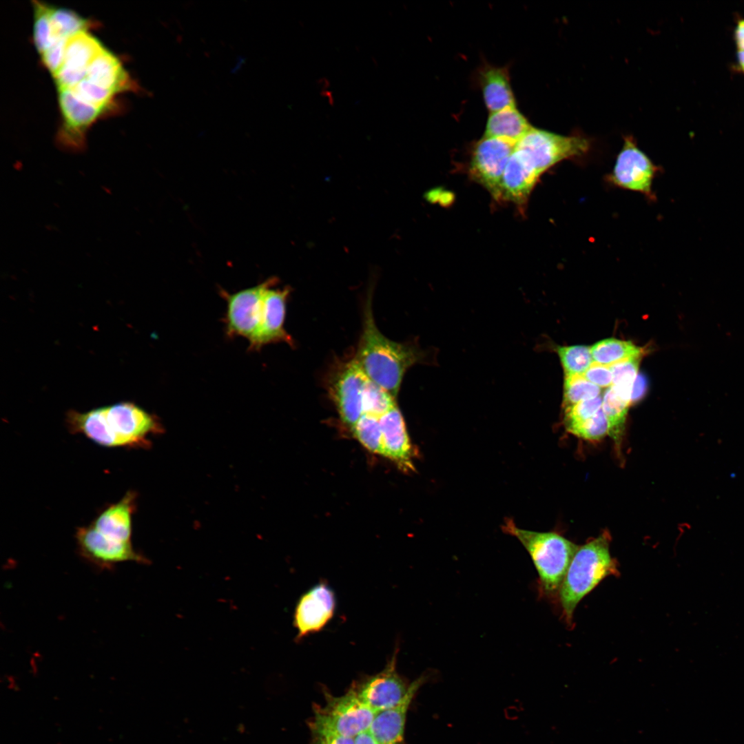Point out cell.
Instances as JSON below:
<instances>
[{
  "instance_id": "cell-35",
  "label": "cell",
  "mask_w": 744,
  "mask_h": 744,
  "mask_svg": "<svg viewBox=\"0 0 744 744\" xmlns=\"http://www.w3.org/2000/svg\"><path fill=\"white\" fill-rule=\"evenodd\" d=\"M571 434L589 441H597L609 433V424L601 408L592 417L572 428Z\"/></svg>"
},
{
  "instance_id": "cell-14",
  "label": "cell",
  "mask_w": 744,
  "mask_h": 744,
  "mask_svg": "<svg viewBox=\"0 0 744 744\" xmlns=\"http://www.w3.org/2000/svg\"><path fill=\"white\" fill-rule=\"evenodd\" d=\"M336 606L335 593L325 583H319L299 599L294 611L296 639L320 631L332 619Z\"/></svg>"
},
{
  "instance_id": "cell-20",
  "label": "cell",
  "mask_w": 744,
  "mask_h": 744,
  "mask_svg": "<svg viewBox=\"0 0 744 744\" xmlns=\"http://www.w3.org/2000/svg\"><path fill=\"white\" fill-rule=\"evenodd\" d=\"M477 79L484 103L490 112L516 107L507 67L485 63L477 71Z\"/></svg>"
},
{
  "instance_id": "cell-19",
  "label": "cell",
  "mask_w": 744,
  "mask_h": 744,
  "mask_svg": "<svg viewBox=\"0 0 744 744\" xmlns=\"http://www.w3.org/2000/svg\"><path fill=\"white\" fill-rule=\"evenodd\" d=\"M136 497L134 491H127L121 500L107 507L90 524L111 539L131 542Z\"/></svg>"
},
{
  "instance_id": "cell-39",
  "label": "cell",
  "mask_w": 744,
  "mask_h": 744,
  "mask_svg": "<svg viewBox=\"0 0 744 744\" xmlns=\"http://www.w3.org/2000/svg\"><path fill=\"white\" fill-rule=\"evenodd\" d=\"M648 388V380L645 375L637 374L634 382L631 394V404L637 402L645 395Z\"/></svg>"
},
{
  "instance_id": "cell-21",
  "label": "cell",
  "mask_w": 744,
  "mask_h": 744,
  "mask_svg": "<svg viewBox=\"0 0 744 744\" xmlns=\"http://www.w3.org/2000/svg\"><path fill=\"white\" fill-rule=\"evenodd\" d=\"M85 79L114 94L136 89L121 61L105 49L90 65Z\"/></svg>"
},
{
  "instance_id": "cell-15",
  "label": "cell",
  "mask_w": 744,
  "mask_h": 744,
  "mask_svg": "<svg viewBox=\"0 0 744 744\" xmlns=\"http://www.w3.org/2000/svg\"><path fill=\"white\" fill-rule=\"evenodd\" d=\"M275 285L269 287L265 292L260 325L249 341L250 350H259L265 345L278 342L289 344L293 343L291 336L284 328L290 288L275 289Z\"/></svg>"
},
{
  "instance_id": "cell-40",
  "label": "cell",
  "mask_w": 744,
  "mask_h": 744,
  "mask_svg": "<svg viewBox=\"0 0 744 744\" xmlns=\"http://www.w3.org/2000/svg\"><path fill=\"white\" fill-rule=\"evenodd\" d=\"M734 40L737 52H744V18H739L736 21Z\"/></svg>"
},
{
  "instance_id": "cell-23",
  "label": "cell",
  "mask_w": 744,
  "mask_h": 744,
  "mask_svg": "<svg viewBox=\"0 0 744 744\" xmlns=\"http://www.w3.org/2000/svg\"><path fill=\"white\" fill-rule=\"evenodd\" d=\"M533 126L516 107L490 112L484 136L517 144Z\"/></svg>"
},
{
  "instance_id": "cell-31",
  "label": "cell",
  "mask_w": 744,
  "mask_h": 744,
  "mask_svg": "<svg viewBox=\"0 0 744 744\" xmlns=\"http://www.w3.org/2000/svg\"><path fill=\"white\" fill-rule=\"evenodd\" d=\"M565 375H583L593 363L590 349L583 345L557 347Z\"/></svg>"
},
{
  "instance_id": "cell-27",
  "label": "cell",
  "mask_w": 744,
  "mask_h": 744,
  "mask_svg": "<svg viewBox=\"0 0 744 744\" xmlns=\"http://www.w3.org/2000/svg\"><path fill=\"white\" fill-rule=\"evenodd\" d=\"M641 358H633L610 366L612 374V383L610 388L621 399L630 405L632 386L637 375Z\"/></svg>"
},
{
  "instance_id": "cell-8",
  "label": "cell",
  "mask_w": 744,
  "mask_h": 744,
  "mask_svg": "<svg viewBox=\"0 0 744 744\" xmlns=\"http://www.w3.org/2000/svg\"><path fill=\"white\" fill-rule=\"evenodd\" d=\"M515 147V144L505 140L485 136L472 147L469 175L497 201L501 200L503 174Z\"/></svg>"
},
{
  "instance_id": "cell-13",
  "label": "cell",
  "mask_w": 744,
  "mask_h": 744,
  "mask_svg": "<svg viewBox=\"0 0 744 744\" xmlns=\"http://www.w3.org/2000/svg\"><path fill=\"white\" fill-rule=\"evenodd\" d=\"M59 101L64 123L57 143L68 151H81L86 130L104 111L82 101L69 89L59 90Z\"/></svg>"
},
{
  "instance_id": "cell-36",
  "label": "cell",
  "mask_w": 744,
  "mask_h": 744,
  "mask_svg": "<svg viewBox=\"0 0 744 744\" xmlns=\"http://www.w3.org/2000/svg\"><path fill=\"white\" fill-rule=\"evenodd\" d=\"M69 39V38H68ZM68 39H63L46 50L41 56L44 65L54 76L61 68Z\"/></svg>"
},
{
  "instance_id": "cell-32",
  "label": "cell",
  "mask_w": 744,
  "mask_h": 744,
  "mask_svg": "<svg viewBox=\"0 0 744 744\" xmlns=\"http://www.w3.org/2000/svg\"><path fill=\"white\" fill-rule=\"evenodd\" d=\"M33 3V41L39 53L42 54L53 45L49 17L50 6L36 1Z\"/></svg>"
},
{
  "instance_id": "cell-9",
  "label": "cell",
  "mask_w": 744,
  "mask_h": 744,
  "mask_svg": "<svg viewBox=\"0 0 744 744\" xmlns=\"http://www.w3.org/2000/svg\"><path fill=\"white\" fill-rule=\"evenodd\" d=\"M397 650L382 670L352 685L358 697L376 713L398 704L409 690L411 683L397 670Z\"/></svg>"
},
{
  "instance_id": "cell-28",
  "label": "cell",
  "mask_w": 744,
  "mask_h": 744,
  "mask_svg": "<svg viewBox=\"0 0 744 744\" xmlns=\"http://www.w3.org/2000/svg\"><path fill=\"white\" fill-rule=\"evenodd\" d=\"M395 406V397L371 380H366L362 397L363 414L380 418Z\"/></svg>"
},
{
  "instance_id": "cell-4",
  "label": "cell",
  "mask_w": 744,
  "mask_h": 744,
  "mask_svg": "<svg viewBox=\"0 0 744 744\" xmlns=\"http://www.w3.org/2000/svg\"><path fill=\"white\" fill-rule=\"evenodd\" d=\"M162 431L158 419L130 402L104 406L99 444L106 447L148 446L147 436Z\"/></svg>"
},
{
  "instance_id": "cell-7",
  "label": "cell",
  "mask_w": 744,
  "mask_h": 744,
  "mask_svg": "<svg viewBox=\"0 0 744 744\" xmlns=\"http://www.w3.org/2000/svg\"><path fill=\"white\" fill-rule=\"evenodd\" d=\"M277 282L276 278L272 277L233 293L220 290L226 302L224 322L228 337H243L248 341L254 337L261 320L265 292Z\"/></svg>"
},
{
  "instance_id": "cell-29",
  "label": "cell",
  "mask_w": 744,
  "mask_h": 744,
  "mask_svg": "<svg viewBox=\"0 0 744 744\" xmlns=\"http://www.w3.org/2000/svg\"><path fill=\"white\" fill-rule=\"evenodd\" d=\"M600 388L589 382L583 375H565L563 409H568L581 401L600 395Z\"/></svg>"
},
{
  "instance_id": "cell-12",
  "label": "cell",
  "mask_w": 744,
  "mask_h": 744,
  "mask_svg": "<svg viewBox=\"0 0 744 744\" xmlns=\"http://www.w3.org/2000/svg\"><path fill=\"white\" fill-rule=\"evenodd\" d=\"M75 537L80 555L99 568L110 569L121 562L145 561L133 548L132 542L111 539L91 524L78 528Z\"/></svg>"
},
{
  "instance_id": "cell-34",
  "label": "cell",
  "mask_w": 744,
  "mask_h": 744,
  "mask_svg": "<svg viewBox=\"0 0 744 744\" xmlns=\"http://www.w3.org/2000/svg\"><path fill=\"white\" fill-rule=\"evenodd\" d=\"M602 402L603 397L599 395L581 401L564 409V422L566 431L568 432L572 428L592 417L601 408Z\"/></svg>"
},
{
  "instance_id": "cell-24",
  "label": "cell",
  "mask_w": 744,
  "mask_h": 744,
  "mask_svg": "<svg viewBox=\"0 0 744 744\" xmlns=\"http://www.w3.org/2000/svg\"><path fill=\"white\" fill-rule=\"evenodd\" d=\"M593 363L610 366L619 362L641 357L643 351L632 342L615 338L602 340L590 348Z\"/></svg>"
},
{
  "instance_id": "cell-37",
  "label": "cell",
  "mask_w": 744,
  "mask_h": 744,
  "mask_svg": "<svg viewBox=\"0 0 744 744\" xmlns=\"http://www.w3.org/2000/svg\"><path fill=\"white\" fill-rule=\"evenodd\" d=\"M583 375L599 387H606L612 383V374L610 366L592 363Z\"/></svg>"
},
{
  "instance_id": "cell-25",
  "label": "cell",
  "mask_w": 744,
  "mask_h": 744,
  "mask_svg": "<svg viewBox=\"0 0 744 744\" xmlns=\"http://www.w3.org/2000/svg\"><path fill=\"white\" fill-rule=\"evenodd\" d=\"M49 17L53 45L61 39L87 31L92 24L76 12L63 8L50 6Z\"/></svg>"
},
{
  "instance_id": "cell-42",
  "label": "cell",
  "mask_w": 744,
  "mask_h": 744,
  "mask_svg": "<svg viewBox=\"0 0 744 744\" xmlns=\"http://www.w3.org/2000/svg\"><path fill=\"white\" fill-rule=\"evenodd\" d=\"M736 68L744 74V52H736Z\"/></svg>"
},
{
  "instance_id": "cell-1",
  "label": "cell",
  "mask_w": 744,
  "mask_h": 744,
  "mask_svg": "<svg viewBox=\"0 0 744 744\" xmlns=\"http://www.w3.org/2000/svg\"><path fill=\"white\" fill-rule=\"evenodd\" d=\"M369 296L363 331L355 359L367 378L396 397L406 371L424 360V351L409 344L392 341L378 329Z\"/></svg>"
},
{
  "instance_id": "cell-3",
  "label": "cell",
  "mask_w": 744,
  "mask_h": 744,
  "mask_svg": "<svg viewBox=\"0 0 744 744\" xmlns=\"http://www.w3.org/2000/svg\"><path fill=\"white\" fill-rule=\"evenodd\" d=\"M502 530L515 537L528 552L539 577L541 591L558 595L578 546L555 532H537L517 527L507 519Z\"/></svg>"
},
{
  "instance_id": "cell-18",
  "label": "cell",
  "mask_w": 744,
  "mask_h": 744,
  "mask_svg": "<svg viewBox=\"0 0 744 744\" xmlns=\"http://www.w3.org/2000/svg\"><path fill=\"white\" fill-rule=\"evenodd\" d=\"M539 177L523 154L515 149L503 174L501 200L510 201L522 209Z\"/></svg>"
},
{
  "instance_id": "cell-30",
  "label": "cell",
  "mask_w": 744,
  "mask_h": 744,
  "mask_svg": "<svg viewBox=\"0 0 744 744\" xmlns=\"http://www.w3.org/2000/svg\"><path fill=\"white\" fill-rule=\"evenodd\" d=\"M355 438L371 453L382 455V432L379 418L362 414L352 427Z\"/></svg>"
},
{
  "instance_id": "cell-38",
  "label": "cell",
  "mask_w": 744,
  "mask_h": 744,
  "mask_svg": "<svg viewBox=\"0 0 744 744\" xmlns=\"http://www.w3.org/2000/svg\"><path fill=\"white\" fill-rule=\"evenodd\" d=\"M309 744H355V737L324 731L311 730Z\"/></svg>"
},
{
  "instance_id": "cell-16",
  "label": "cell",
  "mask_w": 744,
  "mask_h": 744,
  "mask_svg": "<svg viewBox=\"0 0 744 744\" xmlns=\"http://www.w3.org/2000/svg\"><path fill=\"white\" fill-rule=\"evenodd\" d=\"M382 455L391 459L404 472L413 471L415 452L404 420L397 406L379 418Z\"/></svg>"
},
{
  "instance_id": "cell-33",
  "label": "cell",
  "mask_w": 744,
  "mask_h": 744,
  "mask_svg": "<svg viewBox=\"0 0 744 744\" xmlns=\"http://www.w3.org/2000/svg\"><path fill=\"white\" fill-rule=\"evenodd\" d=\"M71 90L82 101L100 108L104 112L112 105L113 96L115 94L112 92L103 88L86 79L81 81Z\"/></svg>"
},
{
  "instance_id": "cell-11",
  "label": "cell",
  "mask_w": 744,
  "mask_h": 744,
  "mask_svg": "<svg viewBox=\"0 0 744 744\" xmlns=\"http://www.w3.org/2000/svg\"><path fill=\"white\" fill-rule=\"evenodd\" d=\"M367 377L355 358L335 374L329 392L344 424L352 427L363 414L362 397Z\"/></svg>"
},
{
  "instance_id": "cell-22",
  "label": "cell",
  "mask_w": 744,
  "mask_h": 744,
  "mask_svg": "<svg viewBox=\"0 0 744 744\" xmlns=\"http://www.w3.org/2000/svg\"><path fill=\"white\" fill-rule=\"evenodd\" d=\"M104 50L101 42L87 31L79 32L68 39L64 61L59 71L85 79L88 67Z\"/></svg>"
},
{
  "instance_id": "cell-17",
  "label": "cell",
  "mask_w": 744,
  "mask_h": 744,
  "mask_svg": "<svg viewBox=\"0 0 744 744\" xmlns=\"http://www.w3.org/2000/svg\"><path fill=\"white\" fill-rule=\"evenodd\" d=\"M428 677L422 675L411 683L404 699L396 705L377 712L369 730L378 744H404V734L409 708L415 694Z\"/></svg>"
},
{
  "instance_id": "cell-41",
  "label": "cell",
  "mask_w": 744,
  "mask_h": 744,
  "mask_svg": "<svg viewBox=\"0 0 744 744\" xmlns=\"http://www.w3.org/2000/svg\"><path fill=\"white\" fill-rule=\"evenodd\" d=\"M355 744H378L367 730L355 736Z\"/></svg>"
},
{
  "instance_id": "cell-5",
  "label": "cell",
  "mask_w": 744,
  "mask_h": 744,
  "mask_svg": "<svg viewBox=\"0 0 744 744\" xmlns=\"http://www.w3.org/2000/svg\"><path fill=\"white\" fill-rule=\"evenodd\" d=\"M325 703L316 707L310 730L324 731L355 737L369 730L375 712L351 688L342 696L324 692Z\"/></svg>"
},
{
  "instance_id": "cell-10",
  "label": "cell",
  "mask_w": 744,
  "mask_h": 744,
  "mask_svg": "<svg viewBox=\"0 0 744 744\" xmlns=\"http://www.w3.org/2000/svg\"><path fill=\"white\" fill-rule=\"evenodd\" d=\"M657 167L637 146L630 136L624 138L610 181L614 185L650 197Z\"/></svg>"
},
{
  "instance_id": "cell-6",
  "label": "cell",
  "mask_w": 744,
  "mask_h": 744,
  "mask_svg": "<svg viewBox=\"0 0 744 744\" xmlns=\"http://www.w3.org/2000/svg\"><path fill=\"white\" fill-rule=\"evenodd\" d=\"M589 148V141L582 136H564L534 127L515 147L539 176L564 160L583 156Z\"/></svg>"
},
{
  "instance_id": "cell-2",
  "label": "cell",
  "mask_w": 744,
  "mask_h": 744,
  "mask_svg": "<svg viewBox=\"0 0 744 744\" xmlns=\"http://www.w3.org/2000/svg\"><path fill=\"white\" fill-rule=\"evenodd\" d=\"M611 537L605 530L578 546L561 584L558 597L564 617L572 621L577 605L604 579L619 573L617 560L610 552Z\"/></svg>"
},
{
  "instance_id": "cell-26",
  "label": "cell",
  "mask_w": 744,
  "mask_h": 744,
  "mask_svg": "<svg viewBox=\"0 0 744 744\" xmlns=\"http://www.w3.org/2000/svg\"><path fill=\"white\" fill-rule=\"evenodd\" d=\"M630 404L621 399L610 387L603 397L602 409L609 424L608 435L616 446L621 447L623 433Z\"/></svg>"
}]
</instances>
